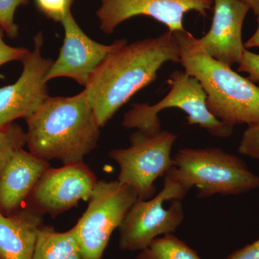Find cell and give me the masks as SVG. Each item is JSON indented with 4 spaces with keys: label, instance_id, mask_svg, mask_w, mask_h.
Segmentation results:
<instances>
[{
    "label": "cell",
    "instance_id": "cell-1",
    "mask_svg": "<svg viewBox=\"0 0 259 259\" xmlns=\"http://www.w3.org/2000/svg\"><path fill=\"white\" fill-rule=\"evenodd\" d=\"M180 61L176 37L168 30L156 37L124 42L109 54L83 90L100 128L135 94L157 79L163 65Z\"/></svg>",
    "mask_w": 259,
    "mask_h": 259
},
{
    "label": "cell",
    "instance_id": "cell-2",
    "mask_svg": "<svg viewBox=\"0 0 259 259\" xmlns=\"http://www.w3.org/2000/svg\"><path fill=\"white\" fill-rule=\"evenodd\" d=\"M25 121L29 152L48 162L83 161L100 139V127L84 90L72 97H49Z\"/></svg>",
    "mask_w": 259,
    "mask_h": 259
},
{
    "label": "cell",
    "instance_id": "cell-3",
    "mask_svg": "<svg viewBox=\"0 0 259 259\" xmlns=\"http://www.w3.org/2000/svg\"><path fill=\"white\" fill-rule=\"evenodd\" d=\"M174 34L180 47V64L202 85L210 113L232 127L259 123V87L213 59L191 32Z\"/></svg>",
    "mask_w": 259,
    "mask_h": 259
},
{
    "label": "cell",
    "instance_id": "cell-4",
    "mask_svg": "<svg viewBox=\"0 0 259 259\" xmlns=\"http://www.w3.org/2000/svg\"><path fill=\"white\" fill-rule=\"evenodd\" d=\"M174 173L198 198L214 194L238 195L259 188V177L236 155L218 148H185L173 158Z\"/></svg>",
    "mask_w": 259,
    "mask_h": 259
},
{
    "label": "cell",
    "instance_id": "cell-5",
    "mask_svg": "<svg viewBox=\"0 0 259 259\" xmlns=\"http://www.w3.org/2000/svg\"><path fill=\"white\" fill-rule=\"evenodd\" d=\"M167 83L170 87L168 95L155 105L136 103L125 113L122 126L136 128L147 134L161 131L158 113L168 108H177L187 115L188 125H197L208 134L219 139H226L233 134V127L214 117L207 106V95L201 83L185 71H174Z\"/></svg>",
    "mask_w": 259,
    "mask_h": 259
},
{
    "label": "cell",
    "instance_id": "cell-6",
    "mask_svg": "<svg viewBox=\"0 0 259 259\" xmlns=\"http://www.w3.org/2000/svg\"><path fill=\"white\" fill-rule=\"evenodd\" d=\"M189 190L172 167L165 175L161 192L149 200L138 199L127 212L118 228L120 249L141 251L158 236L176 231L185 218L182 199Z\"/></svg>",
    "mask_w": 259,
    "mask_h": 259
},
{
    "label": "cell",
    "instance_id": "cell-7",
    "mask_svg": "<svg viewBox=\"0 0 259 259\" xmlns=\"http://www.w3.org/2000/svg\"><path fill=\"white\" fill-rule=\"evenodd\" d=\"M138 199L136 191L118 180L98 181L88 208L72 228L83 259H102L112 233Z\"/></svg>",
    "mask_w": 259,
    "mask_h": 259
},
{
    "label": "cell",
    "instance_id": "cell-8",
    "mask_svg": "<svg viewBox=\"0 0 259 259\" xmlns=\"http://www.w3.org/2000/svg\"><path fill=\"white\" fill-rule=\"evenodd\" d=\"M177 139V135L168 131L153 134L136 131L130 136L128 148L109 153L120 167L117 180L134 189L139 199L152 197L154 182L175 166L171 151Z\"/></svg>",
    "mask_w": 259,
    "mask_h": 259
},
{
    "label": "cell",
    "instance_id": "cell-9",
    "mask_svg": "<svg viewBox=\"0 0 259 259\" xmlns=\"http://www.w3.org/2000/svg\"><path fill=\"white\" fill-rule=\"evenodd\" d=\"M98 180L83 161L49 167L37 181L27 200V205L42 215L55 218L81 200L89 201Z\"/></svg>",
    "mask_w": 259,
    "mask_h": 259
},
{
    "label": "cell",
    "instance_id": "cell-10",
    "mask_svg": "<svg viewBox=\"0 0 259 259\" xmlns=\"http://www.w3.org/2000/svg\"><path fill=\"white\" fill-rule=\"evenodd\" d=\"M34 48L23 61V72L13 84L0 88V127L26 120L49 98L46 77L54 61L42 56L44 37H34Z\"/></svg>",
    "mask_w": 259,
    "mask_h": 259
},
{
    "label": "cell",
    "instance_id": "cell-11",
    "mask_svg": "<svg viewBox=\"0 0 259 259\" xmlns=\"http://www.w3.org/2000/svg\"><path fill=\"white\" fill-rule=\"evenodd\" d=\"M100 3L97 18L102 31L108 35L125 20L140 15L163 24L168 31H184L186 13L194 11L206 16L212 6V0H100Z\"/></svg>",
    "mask_w": 259,
    "mask_h": 259
},
{
    "label": "cell",
    "instance_id": "cell-12",
    "mask_svg": "<svg viewBox=\"0 0 259 259\" xmlns=\"http://www.w3.org/2000/svg\"><path fill=\"white\" fill-rule=\"evenodd\" d=\"M61 23L64 30V42L59 57L48 72L47 82L55 78L68 77L85 88L107 55L127 41L126 39H120L110 45L95 41L79 28L71 10Z\"/></svg>",
    "mask_w": 259,
    "mask_h": 259
},
{
    "label": "cell",
    "instance_id": "cell-13",
    "mask_svg": "<svg viewBox=\"0 0 259 259\" xmlns=\"http://www.w3.org/2000/svg\"><path fill=\"white\" fill-rule=\"evenodd\" d=\"M212 25L198 41L213 59L231 67L241 63L246 49L242 30L250 9L241 0H212Z\"/></svg>",
    "mask_w": 259,
    "mask_h": 259
},
{
    "label": "cell",
    "instance_id": "cell-14",
    "mask_svg": "<svg viewBox=\"0 0 259 259\" xmlns=\"http://www.w3.org/2000/svg\"><path fill=\"white\" fill-rule=\"evenodd\" d=\"M49 162L20 149L0 174V212L4 215L23 207Z\"/></svg>",
    "mask_w": 259,
    "mask_h": 259
},
{
    "label": "cell",
    "instance_id": "cell-15",
    "mask_svg": "<svg viewBox=\"0 0 259 259\" xmlns=\"http://www.w3.org/2000/svg\"><path fill=\"white\" fill-rule=\"evenodd\" d=\"M44 215L23 206L10 215L0 212V259H32Z\"/></svg>",
    "mask_w": 259,
    "mask_h": 259
},
{
    "label": "cell",
    "instance_id": "cell-16",
    "mask_svg": "<svg viewBox=\"0 0 259 259\" xmlns=\"http://www.w3.org/2000/svg\"><path fill=\"white\" fill-rule=\"evenodd\" d=\"M32 259H83L73 228L57 232L44 225L37 234Z\"/></svg>",
    "mask_w": 259,
    "mask_h": 259
},
{
    "label": "cell",
    "instance_id": "cell-17",
    "mask_svg": "<svg viewBox=\"0 0 259 259\" xmlns=\"http://www.w3.org/2000/svg\"><path fill=\"white\" fill-rule=\"evenodd\" d=\"M136 259H201L197 252L172 233L158 237L141 250Z\"/></svg>",
    "mask_w": 259,
    "mask_h": 259
},
{
    "label": "cell",
    "instance_id": "cell-18",
    "mask_svg": "<svg viewBox=\"0 0 259 259\" xmlns=\"http://www.w3.org/2000/svg\"><path fill=\"white\" fill-rule=\"evenodd\" d=\"M26 146V132L21 126L13 122L0 127V174L15 153Z\"/></svg>",
    "mask_w": 259,
    "mask_h": 259
},
{
    "label": "cell",
    "instance_id": "cell-19",
    "mask_svg": "<svg viewBox=\"0 0 259 259\" xmlns=\"http://www.w3.org/2000/svg\"><path fill=\"white\" fill-rule=\"evenodd\" d=\"M28 0H0V27L10 38L18 37V25L15 22L17 9L28 4Z\"/></svg>",
    "mask_w": 259,
    "mask_h": 259
},
{
    "label": "cell",
    "instance_id": "cell-20",
    "mask_svg": "<svg viewBox=\"0 0 259 259\" xmlns=\"http://www.w3.org/2000/svg\"><path fill=\"white\" fill-rule=\"evenodd\" d=\"M72 2L73 0H35L39 10L56 23H61L66 13L71 10Z\"/></svg>",
    "mask_w": 259,
    "mask_h": 259
},
{
    "label": "cell",
    "instance_id": "cell-21",
    "mask_svg": "<svg viewBox=\"0 0 259 259\" xmlns=\"http://www.w3.org/2000/svg\"><path fill=\"white\" fill-rule=\"evenodd\" d=\"M238 153L259 161V123L248 125L242 136Z\"/></svg>",
    "mask_w": 259,
    "mask_h": 259
},
{
    "label": "cell",
    "instance_id": "cell-22",
    "mask_svg": "<svg viewBox=\"0 0 259 259\" xmlns=\"http://www.w3.org/2000/svg\"><path fill=\"white\" fill-rule=\"evenodd\" d=\"M4 30L0 27V66L12 62V61H21L23 62L30 51L23 47H13L5 42Z\"/></svg>",
    "mask_w": 259,
    "mask_h": 259
},
{
    "label": "cell",
    "instance_id": "cell-23",
    "mask_svg": "<svg viewBox=\"0 0 259 259\" xmlns=\"http://www.w3.org/2000/svg\"><path fill=\"white\" fill-rule=\"evenodd\" d=\"M237 71L248 74V79L253 83L259 82V54L245 49Z\"/></svg>",
    "mask_w": 259,
    "mask_h": 259
},
{
    "label": "cell",
    "instance_id": "cell-24",
    "mask_svg": "<svg viewBox=\"0 0 259 259\" xmlns=\"http://www.w3.org/2000/svg\"><path fill=\"white\" fill-rule=\"evenodd\" d=\"M227 259H259V238L250 244L237 250Z\"/></svg>",
    "mask_w": 259,
    "mask_h": 259
},
{
    "label": "cell",
    "instance_id": "cell-25",
    "mask_svg": "<svg viewBox=\"0 0 259 259\" xmlns=\"http://www.w3.org/2000/svg\"><path fill=\"white\" fill-rule=\"evenodd\" d=\"M257 29L253 35L244 42L245 49H253L259 48V16L257 17Z\"/></svg>",
    "mask_w": 259,
    "mask_h": 259
},
{
    "label": "cell",
    "instance_id": "cell-26",
    "mask_svg": "<svg viewBox=\"0 0 259 259\" xmlns=\"http://www.w3.org/2000/svg\"><path fill=\"white\" fill-rule=\"evenodd\" d=\"M242 3L251 10L257 17L259 16V0H241Z\"/></svg>",
    "mask_w": 259,
    "mask_h": 259
}]
</instances>
